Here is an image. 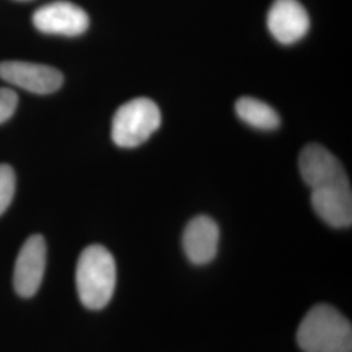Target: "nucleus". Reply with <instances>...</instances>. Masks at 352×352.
<instances>
[{"label": "nucleus", "instance_id": "f257e3e1", "mask_svg": "<svg viewBox=\"0 0 352 352\" xmlns=\"http://www.w3.org/2000/svg\"><path fill=\"white\" fill-rule=\"evenodd\" d=\"M115 285L113 254L100 244L87 247L76 266V287L81 302L91 311L104 308L113 298Z\"/></svg>", "mask_w": 352, "mask_h": 352}, {"label": "nucleus", "instance_id": "f03ea898", "mask_svg": "<svg viewBox=\"0 0 352 352\" xmlns=\"http://www.w3.org/2000/svg\"><path fill=\"white\" fill-rule=\"evenodd\" d=\"M296 340L304 352H352L351 322L334 307L318 304L302 318Z\"/></svg>", "mask_w": 352, "mask_h": 352}, {"label": "nucleus", "instance_id": "7ed1b4c3", "mask_svg": "<svg viewBox=\"0 0 352 352\" xmlns=\"http://www.w3.org/2000/svg\"><path fill=\"white\" fill-rule=\"evenodd\" d=\"M161 120V111L151 100H131L113 115L111 138L120 148H136L160 128Z\"/></svg>", "mask_w": 352, "mask_h": 352}, {"label": "nucleus", "instance_id": "20e7f679", "mask_svg": "<svg viewBox=\"0 0 352 352\" xmlns=\"http://www.w3.org/2000/svg\"><path fill=\"white\" fill-rule=\"evenodd\" d=\"M33 24L45 34L76 37L87 32L89 16L82 8L69 1H52L38 8Z\"/></svg>", "mask_w": 352, "mask_h": 352}, {"label": "nucleus", "instance_id": "39448f33", "mask_svg": "<svg viewBox=\"0 0 352 352\" xmlns=\"http://www.w3.org/2000/svg\"><path fill=\"white\" fill-rule=\"evenodd\" d=\"M46 257L47 247L42 235L30 236L21 247L13 273V286L21 298L36 295L45 274Z\"/></svg>", "mask_w": 352, "mask_h": 352}, {"label": "nucleus", "instance_id": "423d86ee", "mask_svg": "<svg viewBox=\"0 0 352 352\" xmlns=\"http://www.w3.org/2000/svg\"><path fill=\"white\" fill-rule=\"evenodd\" d=\"M0 78L34 94H51L63 85V75L56 68L28 62L0 63Z\"/></svg>", "mask_w": 352, "mask_h": 352}, {"label": "nucleus", "instance_id": "0eeeda50", "mask_svg": "<svg viewBox=\"0 0 352 352\" xmlns=\"http://www.w3.org/2000/svg\"><path fill=\"white\" fill-rule=\"evenodd\" d=\"M299 168L311 189L349 180L346 170L336 155L318 144H309L299 155Z\"/></svg>", "mask_w": 352, "mask_h": 352}, {"label": "nucleus", "instance_id": "6e6552de", "mask_svg": "<svg viewBox=\"0 0 352 352\" xmlns=\"http://www.w3.org/2000/svg\"><path fill=\"white\" fill-rule=\"evenodd\" d=\"M311 201L316 214L329 226H351L352 192L349 180L312 189Z\"/></svg>", "mask_w": 352, "mask_h": 352}, {"label": "nucleus", "instance_id": "1a4fd4ad", "mask_svg": "<svg viewBox=\"0 0 352 352\" xmlns=\"http://www.w3.org/2000/svg\"><path fill=\"white\" fill-rule=\"evenodd\" d=\"M309 16L298 0H276L267 13V28L282 45H292L309 30Z\"/></svg>", "mask_w": 352, "mask_h": 352}, {"label": "nucleus", "instance_id": "9d476101", "mask_svg": "<svg viewBox=\"0 0 352 352\" xmlns=\"http://www.w3.org/2000/svg\"><path fill=\"white\" fill-rule=\"evenodd\" d=\"M219 227L208 215H197L189 222L183 234V248L195 265L209 264L217 256Z\"/></svg>", "mask_w": 352, "mask_h": 352}, {"label": "nucleus", "instance_id": "9b49d317", "mask_svg": "<svg viewBox=\"0 0 352 352\" xmlns=\"http://www.w3.org/2000/svg\"><path fill=\"white\" fill-rule=\"evenodd\" d=\"M235 110L244 123L257 129L273 131L278 128L280 123V118L277 111L267 103L257 98H240L235 104Z\"/></svg>", "mask_w": 352, "mask_h": 352}, {"label": "nucleus", "instance_id": "f8f14e48", "mask_svg": "<svg viewBox=\"0 0 352 352\" xmlns=\"http://www.w3.org/2000/svg\"><path fill=\"white\" fill-rule=\"evenodd\" d=\"M16 189V175L12 167L0 164V215L11 205Z\"/></svg>", "mask_w": 352, "mask_h": 352}, {"label": "nucleus", "instance_id": "ddd939ff", "mask_svg": "<svg viewBox=\"0 0 352 352\" xmlns=\"http://www.w3.org/2000/svg\"><path fill=\"white\" fill-rule=\"evenodd\" d=\"M19 97L12 89L0 88V123L7 122L16 111Z\"/></svg>", "mask_w": 352, "mask_h": 352}]
</instances>
